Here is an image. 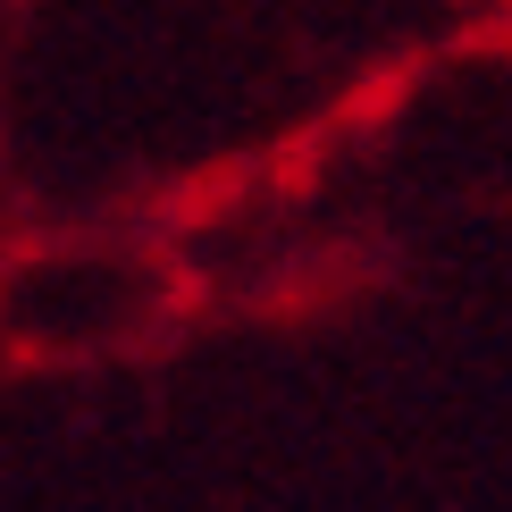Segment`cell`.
<instances>
[]
</instances>
